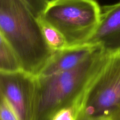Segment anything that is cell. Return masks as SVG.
I'll use <instances>...</instances> for the list:
<instances>
[{
	"mask_svg": "<svg viewBox=\"0 0 120 120\" xmlns=\"http://www.w3.org/2000/svg\"><path fill=\"white\" fill-rule=\"evenodd\" d=\"M114 120H120V111L114 116Z\"/></svg>",
	"mask_w": 120,
	"mask_h": 120,
	"instance_id": "obj_14",
	"label": "cell"
},
{
	"mask_svg": "<svg viewBox=\"0 0 120 120\" xmlns=\"http://www.w3.org/2000/svg\"><path fill=\"white\" fill-rule=\"evenodd\" d=\"M77 120H114V116H98V117H85L79 116Z\"/></svg>",
	"mask_w": 120,
	"mask_h": 120,
	"instance_id": "obj_13",
	"label": "cell"
},
{
	"mask_svg": "<svg viewBox=\"0 0 120 120\" xmlns=\"http://www.w3.org/2000/svg\"><path fill=\"white\" fill-rule=\"evenodd\" d=\"M86 44L108 52L120 51V1L101 7L99 23Z\"/></svg>",
	"mask_w": 120,
	"mask_h": 120,
	"instance_id": "obj_6",
	"label": "cell"
},
{
	"mask_svg": "<svg viewBox=\"0 0 120 120\" xmlns=\"http://www.w3.org/2000/svg\"><path fill=\"white\" fill-rule=\"evenodd\" d=\"M79 114V104H76L59 111L54 115L52 120H77Z\"/></svg>",
	"mask_w": 120,
	"mask_h": 120,
	"instance_id": "obj_11",
	"label": "cell"
},
{
	"mask_svg": "<svg viewBox=\"0 0 120 120\" xmlns=\"http://www.w3.org/2000/svg\"><path fill=\"white\" fill-rule=\"evenodd\" d=\"M108 54V52L98 47L86 61L71 70L37 76L34 120H52L54 115L62 109L79 104Z\"/></svg>",
	"mask_w": 120,
	"mask_h": 120,
	"instance_id": "obj_2",
	"label": "cell"
},
{
	"mask_svg": "<svg viewBox=\"0 0 120 120\" xmlns=\"http://www.w3.org/2000/svg\"><path fill=\"white\" fill-rule=\"evenodd\" d=\"M37 76L20 70L0 72V93L15 112L18 120H34Z\"/></svg>",
	"mask_w": 120,
	"mask_h": 120,
	"instance_id": "obj_5",
	"label": "cell"
},
{
	"mask_svg": "<svg viewBox=\"0 0 120 120\" xmlns=\"http://www.w3.org/2000/svg\"><path fill=\"white\" fill-rule=\"evenodd\" d=\"M98 47L86 44L55 51L38 76H46L71 70L86 61Z\"/></svg>",
	"mask_w": 120,
	"mask_h": 120,
	"instance_id": "obj_7",
	"label": "cell"
},
{
	"mask_svg": "<svg viewBox=\"0 0 120 120\" xmlns=\"http://www.w3.org/2000/svg\"><path fill=\"white\" fill-rule=\"evenodd\" d=\"M101 7L96 0H50L41 18L63 35L68 47L86 44L98 23Z\"/></svg>",
	"mask_w": 120,
	"mask_h": 120,
	"instance_id": "obj_3",
	"label": "cell"
},
{
	"mask_svg": "<svg viewBox=\"0 0 120 120\" xmlns=\"http://www.w3.org/2000/svg\"><path fill=\"white\" fill-rule=\"evenodd\" d=\"M22 70L21 63L12 48L0 36V72H14Z\"/></svg>",
	"mask_w": 120,
	"mask_h": 120,
	"instance_id": "obj_8",
	"label": "cell"
},
{
	"mask_svg": "<svg viewBox=\"0 0 120 120\" xmlns=\"http://www.w3.org/2000/svg\"><path fill=\"white\" fill-rule=\"evenodd\" d=\"M38 20L46 41L53 51L61 50L68 47L64 36L58 30L41 18Z\"/></svg>",
	"mask_w": 120,
	"mask_h": 120,
	"instance_id": "obj_9",
	"label": "cell"
},
{
	"mask_svg": "<svg viewBox=\"0 0 120 120\" xmlns=\"http://www.w3.org/2000/svg\"><path fill=\"white\" fill-rule=\"evenodd\" d=\"M79 116H114L120 111V51L109 52L79 102Z\"/></svg>",
	"mask_w": 120,
	"mask_h": 120,
	"instance_id": "obj_4",
	"label": "cell"
},
{
	"mask_svg": "<svg viewBox=\"0 0 120 120\" xmlns=\"http://www.w3.org/2000/svg\"><path fill=\"white\" fill-rule=\"evenodd\" d=\"M0 117L1 120H18L15 112L4 98H0Z\"/></svg>",
	"mask_w": 120,
	"mask_h": 120,
	"instance_id": "obj_12",
	"label": "cell"
},
{
	"mask_svg": "<svg viewBox=\"0 0 120 120\" xmlns=\"http://www.w3.org/2000/svg\"><path fill=\"white\" fill-rule=\"evenodd\" d=\"M30 11L39 18L45 11L50 0H21Z\"/></svg>",
	"mask_w": 120,
	"mask_h": 120,
	"instance_id": "obj_10",
	"label": "cell"
},
{
	"mask_svg": "<svg viewBox=\"0 0 120 120\" xmlns=\"http://www.w3.org/2000/svg\"><path fill=\"white\" fill-rule=\"evenodd\" d=\"M0 36L14 51L22 70L35 76L53 53L38 18L21 0H0Z\"/></svg>",
	"mask_w": 120,
	"mask_h": 120,
	"instance_id": "obj_1",
	"label": "cell"
}]
</instances>
